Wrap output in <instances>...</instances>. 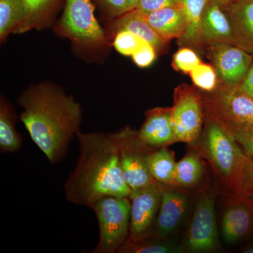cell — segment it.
<instances>
[{"mask_svg":"<svg viewBox=\"0 0 253 253\" xmlns=\"http://www.w3.org/2000/svg\"><path fill=\"white\" fill-rule=\"evenodd\" d=\"M208 98L212 118L231 134L253 128V99L240 86L221 84Z\"/></svg>","mask_w":253,"mask_h":253,"instance_id":"cell-5","label":"cell"},{"mask_svg":"<svg viewBox=\"0 0 253 253\" xmlns=\"http://www.w3.org/2000/svg\"><path fill=\"white\" fill-rule=\"evenodd\" d=\"M26 17L23 0H0V39L15 33Z\"/></svg>","mask_w":253,"mask_h":253,"instance_id":"cell-23","label":"cell"},{"mask_svg":"<svg viewBox=\"0 0 253 253\" xmlns=\"http://www.w3.org/2000/svg\"><path fill=\"white\" fill-rule=\"evenodd\" d=\"M144 40L131 32L121 30L116 32L113 46L118 52L125 56H132L144 42Z\"/></svg>","mask_w":253,"mask_h":253,"instance_id":"cell-27","label":"cell"},{"mask_svg":"<svg viewBox=\"0 0 253 253\" xmlns=\"http://www.w3.org/2000/svg\"><path fill=\"white\" fill-rule=\"evenodd\" d=\"M208 57L222 84L239 86L253 61V55L232 44H218L208 48Z\"/></svg>","mask_w":253,"mask_h":253,"instance_id":"cell-10","label":"cell"},{"mask_svg":"<svg viewBox=\"0 0 253 253\" xmlns=\"http://www.w3.org/2000/svg\"><path fill=\"white\" fill-rule=\"evenodd\" d=\"M59 31L62 36L82 46L98 48L108 43L95 16L91 0H66Z\"/></svg>","mask_w":253,"mask_h":253,"instance_id":"cell-6","label":"cell"},{"mask_svg":"<svg viewBox=\"0 0 253 253\" xmlns=\"http://www.w3.org/2000/svg\"><path fill=\"white\" fill-rule=\"evenodd\" d=\"M253 229V205L244 201L231 205L221 222L222 236L226 242H236Z\"/></svg>","mask_w":253,"mask_h":253,"instance_id":"cell-16","label":"cell"},{"mask_svg":"<svg viewBox=\"0 0 253 253\" xmlns=\"http://www.w3.org/2000/svg\"><path fill=\"white\" fill-rule=\"evenodd\" d=\"M180 4L181 0H139L135 9L140 10L144 14H148L168 6Z\"/></svg>","mask_w":253,"mask_h":253,"instance_id":"cell-31","label":"cell"},{"mask_svg":"<svg viewBox=\"0 0 253 253\" xmlns=\"http://www.w3.org/2000/svg\"><path fill=\"white\" fill-rule=\"evenodd\" d=\"M201 63V59L194 49L184 46L173 55L172 66L179 72L190 74L192 70Z\"/></svg>","mask_w":253,"mask_h":253,"instance_id":"cell-28","label":"cell"},{"mask_svg":"<svg viewBox=\"0 0 253 253\" xmlns=\"http://www.w3.org/2000/svg\"><path fill=\"white\" fill-rule=\"evenodd\" d=\"M202 40L204 47L224 43L234 44L230 21L221 0H209L205 7Z\"/></svg>","mask_w":253,"mask_h":253,"instance_id":"cell-14","label":"cell"},{"mask_svg":"<svg viewBox=\"0 0 253 253\" xmlns=\"http://www.w3.org/2000/svg\"><path fill=\"white\" fill-rule=\"evenodd\" d=\"M80 155L77 164L65 183L66 199L89 207L104 196L129 198L121 165L118 131L77 134Z\"/></svg>","mask_w":253,"mask_h":253,"instance_id":"cell-2","label":"cell"},{"mask_svg":"<svg viewBox=\"0 0 253 253\" xmlns=\"http://www.w3.org/2000/svg\"><path fill=\"white\" fill-rule=\"evenodd\" d=\"M204 174V166L199 156L194 153L188 154L176 163L174 184L191 186L199 182Z\"/></svg>","mask_w":253,"mask_h":253,"instance_id":"cell-24","label":"cell"},{"mask_svg":"<svg viewBox=\"0 0 253 253\" xmlns=\"http://www.w3.org/2000/svg\"><path fill=\"white\" fill-rule=\"evenodd\" d=\"M240 87L253 99V61Z\"/></svg>","mask_w":253,"mask_h":253,"instance_id":"cell-34","label":"cell"},{"mask_svg":"<svg viewBox=\"0 0 253 253\" xmlns=\"http://www.w3.org/2000/svg\"><path fill=\"white\" fill-rule=\"evenodd\" d=\"M114 32L126 30L140 37L156 48L157 52L166 49L168 42L163 40L153 29L144 12L137 9H131L120 16L113 24Z\"/></svg>","mask_w":253,"mask_h":253,"instance_id":"cell-18","label":"cell"},{"mask_svg":"<svg viewBox=\"0 0 253 253\" xmlns=\"http://www.w3.org/2000/svg\"><path fill=\"white\" fill-rule=\"evenodd\" d=\"M146 163L153 177L158 183L174 184L176 163L172 152L165 148L149 151L146 155Z\"/></svg>","mask_w":253,"mask_h":253,"instance_id":"cell-21","label":"cell"},{"mask_svg":"<svg viewBox=\"0 0 253 253\" xmlns=\"http://www.w3.org/2000/svg\"><path fill=\"white\" fill-rule=\"evenodd\" d=\"M172 118L175 141L191 143L197 139L203 125V102L194 87L181 84L174 92Z\"/></svg>","mask_w":253,"mask_h":253,"instance_id":"cell-7","label":"cell"},{"mask_svg":"<svg viewBox=\"0 0 253 253\" xmlns=\"http://www.w3.org/2000/svg\"><path fill=\"white\" fill-rule=\"evenodd\" d=\"M204 146L213 166L224 180L234 186L238 194L241 173L249 156L234 136L212 118L208 124Z\"/></svg>","mask_w":253,"mask_h":253,"instance_id":"cell-4","label":"cell"},{"mask_svg":"<svg viewBox=\"0 0 253 253\" xmlns=\"http://www.w3.org/2000/svg\"><path fill=\"white\" fill-rule=\"evenodd\" d=\"M146 16L151 27L165 41L179 39L185 31L186 17L181 4L153 11Z\"/></svg>","mask_w":253,"mask_h":253,"instance_id":"cell-17","label":"cell"},{"mask_svg":"<svg viewBox=\"0 0 253 253\" xmlns=\"http://www.w3.org/2000/svg\"><path fill=\"white\" fill-rule=\"evenodd\" d=\"M127 2L128 6H129V9H135L136 5L138 4L139 0H126Z\"/></svg>","mask_w":253,"mask_h":253,"instance_id":"cell-35","label":"cell"},{"mask_svg":"<svg viewBox=\"0 0 253 253\" xmlns=\"http://www.w3.org/2000/svg\"><path fill=\"white\" fill-rule=\"evenodd\" d=\"M209 0H181L186 21L185 31L178 39L180 45L192 49L204 47L202 19L205 7Z\"/></svg>","mask_w":253,"mask_h":253,"instance_id":"cell-19","label":"cell"},{"mask_svg":"<svg viewBox=\"0 0 253 253\" xmlns=\"http://www.w3.org/2000/svg\"><path fill=\"white\" fill-rule=\"evenodd\" d=\"M26 8V17L16 34L26 33L30 30L41 28L54 11L59 0H23Z\"/></svg>","mask_w":253,"mask_h":253,"instance_id":"cell-22","label":"cell"},{"mask_svg":"<svg viewBox=\"0 0 253 253\" xmlns=\"http://www.w3.org/2000/svg\"><path fill=\"white\" fill-rule=\"evenodd\" d=\"M163 189L159 184L131 190L130 228L128 241H136L151 235L156 213L160 208Z\"/></svg>","mask_w":253,"mask_h":253,"instance_id":"cell-9","label":"cell"},{"mask_svg":"<svg viewBox=\"0 0 253 253\" xmlns=\"http://www.w3.org/2000/svg\"><path fill=\"white\" fill-rule=\"evenodd\" d=\"M237 141L244 152L249 157L253 158V128L231 134Z\"/></svg>","mask_w":253,"mask_h":253,"instance_id":"cell-33","label":"cell"},{"mask_svg":"<svg viewBox=\"0 0 253 253\" xmlns=\"http://www.w3.org/2000/svg\"><path fill=\"white\" fill-rule=\"evenodd\" d=\"M187 203V198L182 193L163 190L156 229L153 233L155 236L165 237L175 230L185 215Z\"/></svg>","mask_w":253,"mask_h":253,"instance_id":"cell-15","label":"cell"},{"mask_svg":"<svg viewBox=\"0 0 253 253\" xmlns=\"http://www.w3.org/2000/svg\"><path fill=\"white\" fill-rule=\"evenodd\" d=\"M238 194L243 197L253 196V158L249 157L245 164L240 179Z\"/></svg>","mask_w":253,"mask_h":253,"instance_id":"cell-30","label":"cell"},{"mask_svg":"<svg viewBox=\"0 0 253 253\" xmlns=\"http://www.w3.org/2000/svg\"><path fill=\"white\" fill-rule=\"evenodd\" d=\"M18 101L23 109L20 118L32 140L51 164L60 162L80 131L81 104L59 86L48 83L30 86Z\"/></svg>","mask_w":253,"mask_h":253,"instance_id":"cell-1","label":"cell"},{"mask_svg":"<svg viewBox=\"0 0 253 253\" xmlns=\"http://www.w3.org/2000/svg\"><path fill=\"white\" fill-rule=\"evenodd\" d=\"M230 21L234 45L253 56V0H221Z\"/></svg>","mask_w":253,"mask_h":253,"instance_id":"cell-13","label":"cell"},{"mask_svg":"<svg viewBox=\"0 0 253 253\" xmlns=\"http://www.w3.org/2000/svg\"><path fill=\"white\" fill-rule=\"evenodd\" d=\"M16 116L11 105L4 98L0 103V151L14 153L22 146V137L16 129Z\"/></svg>","mask_w":253,"mask_h":253,"instance_id":"cell-20","label":"cell"},{"mask_svg":"<svg viewBox=\"0 0 253 253\" xmlns=\"http://www.w3.org/2000/svg\"><path fill=\"white\" fill-rule=\"evenodd\" d=\"M146 121L136 131L138 140L149 149L175 142L172 108H156L146 112Z\"/></svg>","mask_w":253,"mask_h":253,"instance_id":"cell-12","label":"cell"},{"mask_svg":"<svg viewBox=\"0 0 253 253\" xmlns=\"http://www.w3.org/2000/svg\"><path fill=\"white\" fill-rule=\"evenodd\" d=\"M105 11L113 17L118 18L130 11L126 0H97Z\"/></svg>","mask_w":253,"mask_h":253,"instance_id":"cell-32","label":"cell"},{"mask_svg":"<svg viewBox=\"0 0 253 253\" xmlns=\"http://www.w3.org/2000/svg\"><path fill=\"white\" fill-rule=\"evenodd\" d=\"M217 241L214 199L204 194L195 209L187 234V248L192 253L209 252L217 247Z\"/></svg>","mask_w":253,"mask_h":253,"instance_id":"cell-11","label":"cell"},{"mask_svg":"<svg viewBox=\"0 0 253 253\" xmlns=\"http://www.w3.org/2000/svg\"><path fill=\"white\" fill-rule=\"evenodd\" d=\"M99 226V241L92 253H118L128 240L130 228L129 198L104 196L89 206Z\"/></svg>","mask_w":253,"mask_h":253,"instance_id":"cell-3","label":"cell"},{"mask_svg":"<svg viewBox=\"0 0 253 253\" xmlns=\"http://www.w3.org/2000/svg\"><path fill=\"white\" fill-rule=\"evenodd\" d=\"M195 86L205 91H213L217 87L218 76L212 65L201 62L190 73Z\"/></svg>","mask_w":253,"mask_h":253,"instance_id":"cell-26","label":"cell"},{"mask_svg":"<svg viewBox=\"0 0 253 253\" xmlns=\"http://www.w3.org/2000/svg\"><path fill=\"white\" fill-rule=\"evenodd\" d=\"M156 48L148 42L144 41L139 49L131 56L134 63L139 68H146L151 66L156 58Z\"/></svg>","mask_w":253,"mask_h":253,"instance_id":"cell-29","label":"cell"},{"mask_svg":"<svg viewBox=\"0 0 253 253\" xmlns=\"http://www.w3.org/2000/svg\"><path fill=\"white\" fill-rule=\"evenodd\" d=\"M179 247L154 239L152 236H147L136 241H128L120 249L118 253H180Z\"/></svg>","mask_w":253,"mask_h":253,"instance_id":"cell-25","label":"cell"},{"mask_svg":"<svg viewBox=\"0 0 253 253\" xmlns=\"http://www.w3.org/2000/svg\"><path fill=\"white\" fill-rule=\"evenodd\" d=\"M121 165L123 176L131 190L159 184L150 172L146 155L149 148L141 144L136 136V131L129 127L118 131Z\"/></svg>","mask_w":253,"mask_h":253,"instance_id":"cell-8","label":"cell"},{"mask_svg":"<svg viewBox=\"0 0 253 253\" xmlns=\"http://www.w3.org/2000/svg\"><path fill=\"white\" fill-rule=\"evenodd\" d=\"M244 253H253V247H250V248H249V249L245 250Z\"/></svg>","mask_w":253,"mask_h":253,"instance_id":"cell-36","label":"cell"}]
</instances>
